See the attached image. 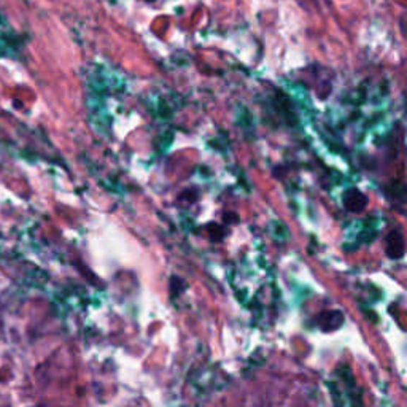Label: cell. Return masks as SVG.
<instances>
[{
	"label": "cell",
	"mask_w": 407,
	"mask_h": 407,
	"mask_svg": "<svg viewBox=\"0 0 407 407\" xmlns=\"http://www.w3.org/2000/svg\"><path fill=\"white\" fill-rule=\"evenodd\" d=\"M344 200H346V207L352 212H360L366 207V196L358 190H350Z\"/></svg>",
	"instance_id": "3957f363"
},
{
	"label": "cell",
	"mask_w": 407,
	"mask_h": 407,
	"mask_svg": "<svg viewBox=\"0 0 407 407\" xmlns=\"http://www.w3.org/2000/svg\"><path fill=\"white\" fill-rule=\"evenodd\" d=\"M344 323V317L341 312H324L320 317H318V324H320L322 329L324 331H334L337 328H341Z\"/></svg>",
	"instance_id": "7a4b0ae2"
},
{
	"label": "cell",
	"mask_w": 407,
	"mask_h": 407,
	"mask_svg": "<svg viewBox=\"0 0 407 407\" xmlns=\"http://www.w3.org/2000/svg\"><path fill=\"white\" fill-rule=\"evenodd\" d=\"M387 253L390 258H401V256H403L404 239L398 231H393V233L387 237Z\"/></svg>",
	"instance_id": "6da1fadb"
}]
</instances>
